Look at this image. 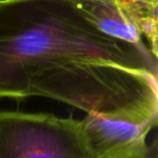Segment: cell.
I'll list each match as a JSON object with an SVG mask.
<instances>
[{
  "instance_id": "obj_1",
  "label": "cell",
  "mask_w": 158,
  "mask_h": 158,
  "mask_svg": "<svg viewBox=\"0 0 158 158\" xmlns=\"http://www.w3.org/2000/svg\"><path fill=\"white\" fill-rule=\"evenodd\" d=\"M78 62L158 77V56L149 48L102 33L75 0H0V99L29 98L34 79Z\"/></svg>"
},
{
  "instance_id": "obj_2",
  "label": "cell",
  "mask_w": 158,
  "mask_h": 158,
  "mask_svg": "<svg viewBox=\"0 0 158 158\" xmlns=\"http://www.w3.org/2000/svg\"><path fill=\"white\" fill-rule=\"evenodd\" d=\"M29 97L105 117H158L157 77L108 62H78L49 70L31 81Z\"/></svg>"
},
{
  "instance_id": "obj_3",
  "label": "cell",
  "mask_w": 158,
  "mask_h": 158,
  "mask_svg": "<svg viewBox=\"0 0 158 158\" xmlns=\"http://www.w3.org/2000/svg\"><path fill=\"white\" fill-rule=\"evenodd\" d=\"M0 158H98L74 117L0 110Z\"/></svg>"
},
{
  "instance_id": "obj_4",
  "label": "cell",
  "mask_w": 158,
  "mask_h": 158,
  "mask_svg": "<svg viewBox=\"0 0 158 158\" xmlns=\"http://www.w3.org/2000/svg\"><path fill=\"white\" fill-rule=\"evenodd\" d=\"M157 123L158 117L138 119L87 114L80 126L98 158H145L147 134Z\"/></svg>"
},
{
  "instance_id": "obj_5",
  "label": "cell",
  "mask_w": 158,
  "mask_h": 158,
  "mask_svg": "<svg viewBox=\"0 0 158 158\" xmlns=\"http://www.w3.org/2000/svg\"><path fill=\"white\" fill-rule=\"evenodd\" d=\"M99 31L112 38L148 48L144 38L119 6L118 0H75Z\"/></svg>"
},
{
  "instance_id": "obj_6",
  "label": "cell",
  "mask_w": 158,
  "mask_h": 158,
  "mask_svg": "<svg viewBox=\"0 0 158 158\" xmlns=\"http://www.w3.org/2000/svg\"><path fill=\"white\" fill-rule=\"evenodd\" d=\"M118 3L147 41L149 50L158 56V0H118Z\"/></svg>"
}]
</instances>
